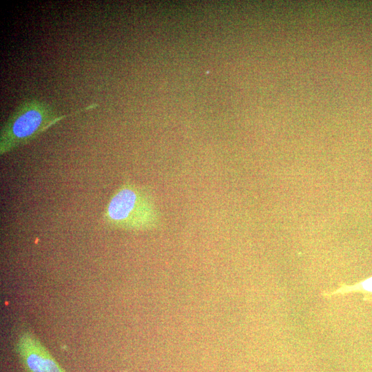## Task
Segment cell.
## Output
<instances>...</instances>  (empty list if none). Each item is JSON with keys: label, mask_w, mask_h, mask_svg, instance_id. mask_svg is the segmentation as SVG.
Masks as SVG:
<instances>
[{"label": "cell", "mask_w": 372, "mask_h": 372, "mask_svg": "<svg viewBox=\"0 0 372 372\" xmlns=\"http://www.w3.org/2000/svg\"><path fill=\"white\" fill-rule=\"evenodd\" d=\"M103 219L111 228L146 231L161 225V214L146 187L126 181L110 197Z\"/></svg>", "instance_id": "obj_1"}, {"label": "cell", "mask_w": 372, "mask_h": 372, "mask_svg": "<svg viewBox=\"0 0 372 372\" xmlns=\"http://www.w3.org/2000/svg\"><path fill=\"white\" fill-rule=\"evenodd\" d=\"M70 115L59 116L50 105L37 99L25 101L10 116L1 129L0 154L10 152L27 144Z\"/></svg>", "instance_id": "obj_2"}, {"label": "cell", "mask_w": 372, "mask_h": 372, "mask_svg": "<svg viewBox=\"0 0 372 372\" xmlns=\"http://www.w3.org/2000/svg\"><path fill=\"white\" fill-rule=\"evenodd\" d=\"M348 291L362 293L365 300L372 302V277L359 282L353 286L348 287Z\"/></svg>", "instance_id": "obj_4"}, {"label": "cell", "mask_w": 372, "mask_h": 372, "mask_svg": "<svg viewBox=\"0 0 372 372\" xmlns=\"http://www.w3.org/2000/svg\"><path fill=\"white\" fill-rule=\"evenodd\" d=\"M14 349L25 372H67L29 330L19 333Z\"/></svg>", "instance_id": "obj_3"}, {"label": "cell", "mask_w": 372, "mask_h": 372, "mask_svg": "<svg viewBox=\"0 0 372 372\" xmlns=\"http://www.w3.org/2000/svg\"><path fill=\"white\" fill-rule=\"evenodd\" d=\"M122 372H125V371H122Z\"/></svg>", "instance_id": "obj_5"}]
</instances>
